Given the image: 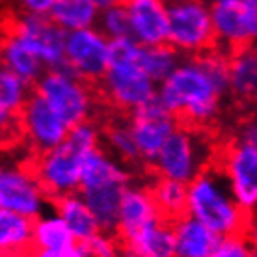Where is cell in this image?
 <instances>
[{
  "label": "cell",
  "mask_w": 257,
  "mask_h": 257,
  "mask_svg": "<svg viewBox=\"0 0 257 257\" xmlns=\"http://www.w3.org/2000/svg\"><path fill=\"white\" fill-rule=\"evenodd\" d=\"M222 95L224 91L212 80L198 56L181 62L159 88L161 101L174 112L179 125L194 128L214 119Z\"/></svg>",
  "instance_id": "cell-1"
},
{
  "label": "cell",
  "mask_w": 257,
  "mask_h": 257,
  "mask_svg": "<svg viewBox=\"0 0 257 257\" xmlns=\"http://www.w3.org/2000/svg\"><path fill=\"white\" fill-rule=\"evenodd\" d=\"M187 214L222 238L248 235L250 229L248 212L238 205L218 164H209L188 183Z\"/></svg>",
  "instance_id": "cell-2"
},
{
  "label": "cell",
  "mask_w": 257,
  "mask_h": 257,
  "mask_svg": "<svg viewBox=\"0 0 257 257\" xmlns=\"http://www.w3.org/2000/svg\"><path fill=\"white\" fill-rule=\"evenodd\" d=\"M222 168L233 196L246 212L257 209V123H248L237 138L220 151Z\"/></svg>",
  "instance_id": "cell-3"
},
{
  "label": "cell",
  "mask_w": 257,
  "mask_h": 257,
  "mask_svg": "<svg viewBox=\"0 0 257 257\" xmlns=\"http://www.w3.org/2000/svg\"><path fill=\"white\" fill-rule=\"evenodd\" d=\"M170 36L168 43L179 52L203 54L216 49L211 8L203 0H166Z\"/></svg>",
  "instance_id": "cell-4"
},
{
  "label": "cell",
  "mask_w": 257,
  "mask_h": 257,
  "mask_svg": "<svg viewBox=\"0 0 257 257\" xmlns=\"http://www.w3.org/2000/svg\"><path fill=\"white\" fill-rule=\"evenodd\" d=\"M209 157L211 153H205L203 138L199 136L198 128L179 125L168 138L153 164L161 177L188 185L201 170L209 166Z\"/></svg>",
  "instance_id": "cell-5"
},
{
  "label": "cell",
  "mask_w": 257,
  "mask_h": 257,
  "mask_svg": "<svg viewBox=\"0 0 257 257\" xmlns=\"http://www.w3.org/2000/svg\"><path fill=\"white\" fill-rule=\"evenodd\" d=\"M36 91L64 117L71 128L88 121L91 112V91L82 78L67 67L45 73L36 82Z\"/></svg>",
  "instance_id": "cell-6"
},
{
  "label": "cell",
  "mask_w": 257,
  "mask_h": 257,
  "mask_svg": "<svg viewBox=\"0 0 257 257\" xmlns=\"http://www.w3.org/2000/svg\"><path fill=\"white\" fill-rule=\"evenodd\" d=\"M155 80L148 75L138 60L110 62L108 71L101 80L103 97L112 106L125 112H135L146 103H149L155 91Z\"/></svg>",
  "instance_id": "cell-7"
},
{
  "label": "cell",
  "mask_w": 257,
  "mask_h": 257,
  "mask_svg": "<svg viewBox=\"0 0 257 257\" xmlns=\"http://www.w3.org/2000/svg\"><path fill=\"white\" fill-rule=\"evenodd\" d=\"M88 153H82L65 140L62 146L36 155L30 164L47 198L58 199L75 194L80 188L82 161Z\"/></svg>",
  "instance_id": "cell-8"
},
{
  "label": "cell",
  "mask_w": 257,
  "mask_h": 257,
  "mask_svg": "<svg viewBox=\"0 0 257 257\" xmlns=\"http://www.w3.org/2000/svg\"><path fill=\"white\" fill-rule=\"evenodd\" d=\"M110 65V39L101 30L80 28L67 32L65 67L84 82L103 80Z\"/></svg>",
  "instance_id": "cell-9"
},
{
  "label": "cell",
  "mask_w": 257,
  "mask_h": 257,
  "mask_svg": "<svg viewBox=\"0 0 257 257\" xmlns=\"http://www.w3.org/2000/svg\"><path fill=\"white\" fill-rule=\"evenodd\" d=\"M216 41L231 51L257 45V0H211Z\"/></svg>",
  "instance_id": "cell-10"
},
{
  "label": "cell",
  "mask_w": 257,
  "mask_h": 257,
  "mask_svg": "<svg viewBox=\"0 0 257 257\" xmlns=\"http://www.w3.org/2000/svg\"><path fill=\"white\" fill-rule=\"evenodd\" d=\"M177 127H179L177 117L162 103L159 93L149 103L135 110L131 116V128H133L142 161L153 164L168 138Z\"/></svg>",
  "instance_id": "cell-11"
},
{
  "label": "cell",
  "mask_w": 257,
  "mask_h": 257,
  "mask_svg": "<svg viewBox=\"0 0 257 257\" xmlns=\"http://www.w3.org/2000/svg\"><path fill=\"white\" fill-rule=\"evenodd\" d=\"M21 131L34 153L39 155L62 146L71 127L38 91H34L21 112Z\"/></svg>",
  "instance_id": "cell-12"
},
{
  "label": "cell",
  "mask_w": 257,
  "mask_h": 257,
  "mask_svg": "<svg viewBox=\"0 0 257 257\" xmlns=\"http://www.w3.org/2000/svg\"><path fill=\"white\" fill-rule=\"evenodd\" d=\"M6 28H12L34 47L45 67L62 69L65 67V39L67 34L47 15H15L6 19Z\"/></svg>",
  "instance_id": "cell-13"
},
{
  "label": "cell",
  "mask_w": 257,
  "mask_h": 257,
  "mask_svg": "<svg viewBox=\"0 0 257 257\" xmlns=\"http://www.w3.org/2000/svg\"><path fill=\"white\" fill-rule=\"evenodd\" d=\"M47 194L41 188L32 168H4L0 175V209L36 218L45 203Z\"/></svg>",
  "instance_id": "cell-14"
},
{
  "label": "cell",
  "mask_w": 257,
  "mask_h": 257,
  "mask_svg": "<svg viewBox=\"0 0 257 257\" xmlns=\"http://www.w3.org/2000/svg\"><path fill=\"white\" fill-rule=\"evenodd\" d=\"M131 21V36L144 47L166 45L170 36L166 0H123Z\"/></svg>",
  "instance_id": "cell-15"
},
{
  "label": "cell",
  "mask_w": 257,
  "mask_h": 257,
  "mask_svg": "<svg viewBox=\"0 0 257 257\" xmlns=\"http://www.w3.org/2000/svg\"><path fill=\"white\" fill-rule=\"evenodd\" d=\"M162 216L161 209L153 198V192L148 188L128 187L123 194L121 209H119V220H117V238L131 237L140 229L159 222Z\"/></svg>",
  "instance_id": "cell-16"
},
{
  "label": "cell",
  "mask_w": 257,
  "mask_h": 257,
  "mask_svg": "<svg viewBox=\"0 0 257 257\" xmlns=\"http://www.w3.org/2000/svg\"><path fill=\"white\" fill-rule=\"evenodd\" d=\"M119 242L125 257H175V225L161 218Z\"/></svg>",
  "instance_id": "cell-17"
},
{
  "label": "cell",
  "mask_w": 257,
  "mask_h": 257,
  "mask_svg": "<svg viewBox=\"0 0 257 257\" xmlns=\"http://www.w3.org/2000/svg\"><path fill=\"white\" fill-rule=\"evenodd\" d=\"M175 225V257H212L222 237L190 214L181 216Z\"/></svg>",
  "instance_id": "cell-18"
},
{
  "label": "cell",
  "mask_w": 257,
  "mask_h": 257,
  "mask_svg": "<svg viewBox=\"0 0 257 257\" xmlns=\"http://www.w3.org/2000/svg\"><path fill=\"white\" fill-rule=\"evenodd\" d=\"M2 60H4L6 69L19 75L28 84L38 82V78L43 77L45 64L41 62L39 54L21 34H17L12 28H6V34H4Z\"/></svg>",
  "instance_id": "cell-19"
},
{
  "label": "cell",
  "mask_w": 257,
  "mask_h": 257,
  "mask_svg": "<svg viewBox=\"0 0 257 257\" xmlns=\"http://www.w3.org/2000/svg\"><path fill=\"white\" fill-rule=\"evenodd\" d=\"M127 188V183H106L90 188H80L82 198L86 199V203L90 205L101 225V231L112 233L117 229L121 199Z\"/></svg>",
  "instance_id": "cell-20"
},
{
  "label": "cell",
  "mask_w": 257,
  "mask_h": 257,
  "mask_svg": "<svg viewBox=\"0 0 257 257\" xmlns=\"http://www.w3.org/2000/svg\"><path fill=\"white\" fill-rule=\"evenodd\" d=\"M229 91L240 103L257 101V45L240 47L231 51Z\"/></svg>",
  "instance_id": "cell-21"
},
{
  "label": "cell",
  "mask_w": 257,
  "mask_h": 257,
  "mask_svg": "<svg viewBox=\"0 0 257 257\" xmlns=\"http://www.w3.org/2000/svg\"><path fill=\"white\" fill-rule=\"evenodd\" d=\"M36 220L0 209V248L4 257H28L34 246Z\"/></svg>",
  "instance_id": "cell-22"
},
{
  "label": "cell",
  "mask_w": 257,
  "mask_h": 257,
  "mask_svg": "<svg viewBox=\"0 0 257 257\" xmlns=\"http://www.w3.org/2000/svg\"><path fill=\"white\" fill-rule=\"evenodd\" d=\"M54 205H56L58 216L67 224L71 233L77 238V242H84L101 231V225L97 222L95 214L82 196L69 194V196L54 199Z\"/></svg>",
  "instance_id": "cell-23"
},
{
  "label": "cell",
  "mask_w": 257,
  "mask_h": 257,
  "mask_svg": "<svg viewBox=\"0 0 257 257\" xmlns=\"http://www.w3.org/2000/svg\"><path fill=\"white\" fill-rule=\"evenodd\" d=\"M127 172L117 164L116 159L103 153L99 148L84 157L80 188H90L106 183H127Z\"/></svg>",
  "instance_id": "cell-24"
},
{
  "label": "cell",
  "mask_w": 257,
  "mask_h": 257,
  "mask_svg": "<svg viewBox=\"0 0 257 257\" xmlns=\"http://www.w3.org/2000/svg\"><path fill=\"white\" fill-rule=\"evenodd\" d=\"M30 84L23 80L19 75L12 73L10 69H2L0 73V114H2V125L17 123L25 104L30 99Z\"/></svg>",
  "instance_id": "cell-25"
},
{
  "label": "cell",
  "mask_w": 257,
  "mask_h": 257,
  "mask_svg": "<svg viewBox=\"0 0 257 257\" xmlns=\"http://www.w3.org/2000/svg\"><path fill=\"white\" fill-rule=\"evenodd\" d=\"M99 10L95 0H56L49 17L65 32H73L90 28L99 17Z\"/></svg>",
  "instance_id": "cell-26"
},
{
  "label": "cell",
  "mask_w": 257,
  "mask_h": 257,
  "mask_svg": "<svg viewBox=\"0 0 257 257\" xmlns=\"http://www.w3.org/2000/svg\"><path fill=\"white\" fill-rule=\"evenodd\" d=\"M34 246L41 248V250L65 253L73 246H77V238L60 216H43V218L36 220Z\"/></svg>",
  "instance_id": "cell-27"
},
{
  "label": "cell",
  "mask_w": 257,
  "mask_h": 257,
  "mask_svg": "<svg viewBox=\"0 0 257 257\" xmlns=\"http://www.w3.org/2000/svg\"><path fill=\"white\" fill-rule=\"evenodd\" d=\"M153 198L161 209L162 216L166 220H179L187 214V198H188V185L179 183L174 179H161L157 181L151 188Z\"/></svg>",
  "instance_id": "cell-28"
},
{
  "label": "cell",
  "mask_w": 257,
  "mask_h": 257,
  "mask_svg": "<svg viewBox=\"0 0 257 257\" xmlns=\"http://www.w3.org/2000/svg\"><path fill=\"white\" fill-rule=\"evenodd\" d=\"M140 64L155 82L166 80L179 65V51L166 43L157 47H142Z\"/></svg>",
  "instance_id": "cell-29"
},
{
  "label": "cell",
  "mask_w": 257,
  "mask_h": 257,
  "mask_svg": "<svg viewBox=\"0 0 257 257\" xmlns=\"http://www.w3.org/2000/svg\"><path fill=\"white\" fill-rule=\"evenodd\" d=\"M104 138L114 157L125 162H136L140 159V151L136 146L131 123H112L104 131Z\"/></svg>",
  "instance_id": "cell-30"
},
{
  "label": "cell",
  "mask_w": 257,
  "mask_h": 257,
  "mask_svg": "<svg viewBox=\"0 0 257 257\" xmlns=\"http://www.w3.org/2000/svg\"><path fill=\"white\" fill-rule=\"evenodd\" d=\"M99 30L108 39H119V38H133L131 36V21H128L127 8L123 4H116L101 10L99 17Z\"/></svg>",
  "instance_id": "cell-31"
},
{
  "label": "cell",
  "mask_w": 257,
  "mask_h": 257,
  "mask_svg": "<svg viewBox=\"0 0 257 257\" xmlns=\"http://www.w3.org/2000/svg\"><path fill=\"white\" fill-rule=\"evenodd\" d=\"M67 142L75 149H78V151L90 153V151L99 148V131H97V127L91 121L78 123V125L71 128Z\"/></svg>",
  "instance_id": "cell-32"
},
{
  "label": "cell",
  "mask_w": 257,
  "mask_h": 257,
  "mask_svg": "<svg viewBox=\"0 0 257 257\" xmlns=\"http://www.w3.org/2000/svg\"><path fill=\"white\" fill-rule=\"evenodd\" d=\"M80 244L86 250L88 257H117V251H119L116 240L110 237V233L104 231H99Z\"/></svg>",
  "instance_id": "cell-33"
},
{
  "label": "cell",
  "mask_w": 257,
  "mask_h": 257,
  "mask_svg": "<svg viewBox=\"0 0 257 257\" xmlns=\"http://www.w3.org/2000/svg\"><path fill=\"white\" fill-rule=\"evenodd\" d=\"M253 250L248 244V235H237V237L222 238L218 250L212 257H251Z\"/></svg>",
  "instance_id": "cell-34"
},
{
  "label": "cell",
  "mask_w": 257,
  "mask_h": 257,
  "mask_svg": "<svg viewBox=\"0 0 257 257\" xmlns=\"http://www.w3.org/2000/svg\"><path fill=\"white\" fill-rule=\"evenodd\" d=\"M56 0H19V6L30 15H51Z\"/></svg>",
  "instance_id": "cell-35"
},
{
  "label": "cell",
  "mask_w": 257,
  "mask_h": 257,
  "mask_svg": "<svg viewBox=\"0 0 257 257\" xmlns=\"http://www.w3.org/2000/svg\"><path fill=\"white\" fill-rule=\"evenodd\" d=\"M28 257H64V253H58V251L52 250H41V248H34Z\"/></svg>",
  "instance_id": "cell-36"
},
{
  "label": "cell",
  "mask_w": 257,
  "mask_h": 257,
  "mask_svg": "<svg viewBox=\"0 0 257 257\" xmlns=\"http://www.w3.org/2000/svg\"><path fill=\"white\" fill-rule=\"evenodd\" d=\"M64 257H88V253H86V250L82 248V244L78 242V244L73 246L69 251H65Z\"/></svg>",
  "instance_id": "cell-37"
},
{
  "label": "cell",
  "mask_w": 257,
  "mask_h": 257,
  "mask_svg": "<svg viewBox=\"0 0 257 257\" xmlns=\"http://www.w3.org/2000/svg\"><path fill=\"white\" fill-rule=\"evenodd\" d=\"M251 257H257V250L253 248V253H251Z\"/></svg>",
  "instance_id": "cell-38"
},
{
  "label": "cell",
  "mask_w": 257,
  "mask_h": 257,
  "mask_svg": "<svg viewBox=\"0 0 257 257\" xmlns=\"http://www.w3.org/2000/svg\"><path fill=\"white\" fill-rule=\"evenodd\" d=\"M255 250H257V242H255Z\"/></svg>",
  "instance_id": "cell-39"
}]
</instances>
